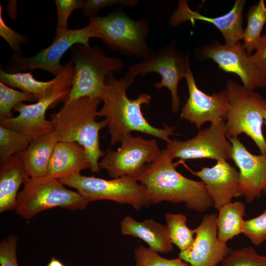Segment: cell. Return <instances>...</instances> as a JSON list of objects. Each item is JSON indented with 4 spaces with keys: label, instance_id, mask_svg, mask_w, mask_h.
I'll use <instances>...</instances> for the list:
<instances>
[{
    "label": "cell",
    "instance_id": "2e32d148",
    "mask_svg": "<svg viewBox=\"0 0 266 266\" xmlns=\"http://www.w3.org/2000/svg\"><path fill=\"white\" fill-rule=\"evenodd\" d=\"M217 217L215 213L204 215L194 230L196 236L192 247L180 252L179 257L191 266H217L231 252L218 238Z\"/></svg>",
    "mask_w": 266,
    "mask_h": 266
},
{
    "label": "cell",
    "instance_id": "d590c367",
    "mask_svg": "<svg viewBox=\"0 0 266 266\" xmlns=\"http://www.w3.org/2000/svg\"><path fill=\"white\" fill-rule=\"evenodd\" d=\"M2 7L0 5V35L7 42L11 48L20 54L21 44L26 41V37L9 27L2 16Z\"/></svg>",
    "mask_w": 266,
    "mask_h": 266
},
{
    "label": "cell",
    "instance_id": "836d02e7",
    "mask_svg": "<svg viewBox=\"0 0 266 266\" xmlns=\"http://www.w3.org/2000/svg\"><path fill=\"white\" fill-rule=\"evenodd\" d=\"M137 0H86L82 6L83 14L90 18L97 16L99 11L104 7L120 5L126 7L135 6Z\"/></svg>",
    "mask_w": 266,
    "mask_h": 266
},
{
    "label": "cell",
    "instance_id": "484cf974",
    "mask_svg": "<svg viewBox=\"0 0 266 266\" xmlns=\"http://www.w3.org/2000/svg\"><path fill=\"white\" fill-rule=\"evenodd\" d=\"M247 25L243 31V46L248 55L256 50L262 37V31L266 23V6L264 0L251 6L247 14Z\"/></svg>",
    "mask_w": 266,
    "mask_h": 266
},
{
    "label": "cell",
    "instance_id": "83f0119b",
    "mask_svg": "<svg viewBox=\"0 0 266 266\" xmlns=\"http://www.w3.org/2000/svg\"><path fill=\"white\" fill-rule=\"evenodd\" d=\"M32 140L20 132L0 126V164L3 165L14 155L24 151Z\"/></svg>",
    "mask_w": 266,
    "mask_h": 266
},
{
    "label": "cell",
    "instance_id": "1f68e13d",
    "mask_svg": "<svg viewBox=\"0 0 266 266\" xmlns=\"http://www.w3.org/2000/svg\"><path fill=\"white\" fill-rule=\"evenodd\" d=\"M242 233L256 246L266 240V208L257 217L244 221Z\"/></svg>",
    "mask_w": 266,
    "mask_h": 266
},
{
    "label": "cell",
    "instance_id": "7c38bea8",
    "mask_svg": "<svg viewBox=\"0 0 266 266\" xmlns=\"http://www.w3.org/2000/svg\"><path fill=\"white\" fill-rule=\"evenodd\" d=\"M91 38L93 35L88 26L79 29H68L62 34L55 36L50 45L33 56L25 57L14 53L6 72L16 73L41 69L57 76L64 68L65 65L60 62L66 52L77 44L90 46Z\"/></svg>",
    "mask_w": 266,
    "mask_h": 266
},
{
    "label": "cell",
    "instance_id": "8992f818",
    "mask_svg": "<svg viewBox=\"0 0 266 266\" xmlns=\"http://www.w3.org/2000/svg\"><path fill=\"white\" fill-rule=\"evenodd\" d=\"M73 74L74 65L70 60L62 72L55 76L56 81L45 97L33 104L19 103L14 108L19 115L10 118H0V126L23 133L32 140L54 131L51 121L46 119V111L67 98Z\"/></svg>",
    "mask_w": 266,
    "mask_h": 266
},
{
    "label": "cell",
    "instance_id": "d4e9b609",
    "mask_svg": "<svg viewBox=\"0 0 266 266\" xmlns=\"http://www.w3.org/2000/svg\"><path fill=\"white\" fill-rule=\"evenodd\" d=\"M0 80L10 87L33 95L37 101L48 94L56 81V77L48 81H41L35 79L30 72L8 73L0 68Z\"/></svg>",
    "mask_w": 266,
    "mask_h": 266
},
{
    "label": "cell",
    "instance_id": "7a4b0ae2",
    "mask_svg": "<svg viewBox=\"0 0 266 266\" xmlns=\"http://www.w3.org/2000/svg\"><path fill=\"white\" fill-rule=\"evenodd\" d=\"M167 148L148 165L137 178L145 188L151 203L185 202L188 208L203 212L214 205L204 183L188 178L177 171Z\"/></svg>",
    "mask_w": 266,
    "mask_h": 266
},
{
    "label": "cell",
    "instance_id": "9c48e42d",
    "mask_svg": "<svg viewBox=\"0 0 266 266\" xmlns=\"http://www.w3.org/2000/svg\"><path fill=\"white\" fill-rule=\"evenodd\" d=\"M59 180L64 185L76 189L89 202L111 200L121 204L130 205L137 210L152 204L145 187L131 178L123 177L106 180L77 173Z\"/></svg>",
    "mask_w": 266,
    "mask_h": 266
},
{
    "label": "cell",
    "instance_id": "277c9868",
    "mask_svg": "<svg viewBox=\"0 0 266 266\" xmlns=\"http://www.w3.org/2000/svg\"><path fill=\"white\" fill-rule=\"evenodd\" d=\"M87 26L93 38L100 39L115 52L142 59L152 50L146 42L150 32L148 22L133 20L123 10L90 18Z\"/></svg>",
    "mask_w": 266,
    "mask_h": 266
},
{
    "label": "cell",
    "instance_id": "6da1fadb",
    "mask_svg": "<svg viewBox=\"0 0 266 266\" xmlns=\"http://www.w3.org/2000/svg\"><path fill=\"white\" fill-rule=\"evenodd\" d=\"M134 79L127 72L119 79L115 78L113 73L109 74L105 79L101 97L103 103L98 110V116L105 117L111 145L120 143L133 131L146 133L167 143L169 142V136L175 134V127L166 124L162 128L155 127L143 115L141 106L150 103L151 96L141 93L134 100L127 97V89Z\"/></svg>",
    "mask_w": 266,
    "mask_h": 266
},
{
    "label": "cell",
    "instance_id": "7402d4cb",
    "mask_svg": "<svg viewBox=\"0 0 266 266\" xmlns=\"http://www.w3.org/2000/svg\"><path fill=\"white\" fill-rule=\"evenodd\" d=\"M29 178L20 154L0 166V212L16 209L19 189Z\"/></svg>",
    "mask_w": 266,
    "mask_h": 266
},
{
    "label": "cell",
    "instance_id": "4dcf8cb0",
    "mask_svg": "<svg viewBox=\"0 0 266 266\" xmlns=\"http://www.w3.org/2000/svg\"><path fill=\"white\" fill-rule=\"evenodd\" d=\"M219 266H266V256L252 247H244L231 251Z\"/></svg>",
    "mask_w": 266,
    "mask_h": 266
},
{
    "label": "cell",
    "instance_id": "cb8c5ba5",
    "mask_svg": "<svg viewBox=\"0 0 266 266\" xmlns=\"http://www.w3.org/2000/svg\"><path fill=\"white\" fill-rule=\"evenodd\" d=\"M245 206L240 201L231 202L220 207L217 217V236L227 243L242 233Z\"/></svg>",
    "mask_w": 266,
    "mask_h": 266
},
{
    "label": "cell",
    "instance_id": "e0dca14e",
    "mask_svg": "<svg viewBox=\"0 0 266 266\" xmlns=\"http://www.w3.org/2000/svg\"><path fill=\"white\" fill-rule=\"evenodd\" d=\"M232 159L239 168L240 191L247 202L266 193V154L251 153L237 137L230 138Z\"/></svg>",
    "mask_w": 266,
    "mask_h": 266
},
{
    "label": "cell",
    "instance_id": "52a82bcc",
    "mask_svg": "<svg viewBox=\"0 0 266 266\" xmlns=\"http://www.w3.org/2000/svg\"><path fill=\"white\" fill-rule=\"evenodd\" d=\"M71 61L74 65L72 87L66 99L83 97L101 98L107 76L121 70L124 64L116 57L106 56L97 46L81 44L71 48Z\"/></svg>",
    "mask_w": 266,
    "mask_h": 266
},
{
    "label": "cell",
    "instance_id": "ffe728a7",
    "mask_svg": "<svg viewBox=\"0 0 266 266\" xmlns=\"http://www.w3.org/2000/svg\"><path fill=\"white\" fill-rule=\"evenodd\" d=\"M90 168L84 148L76 142L58 141L51 157L47 175L60 180Z\"/></svg>",
    "mask_w": 266,
    "mask_h": 266
},
{
    "label": "cell",
    "instance_id": "5bb4252c",
    "mask_svg": "<svg viewBox=\"0 0 266 266\" xmlns=\"http://www.w3.org/2000/svg\"><path fill=\"white\" fill-rule=\"evenodd\" d=\"M201 53L224 71L237 74L246 88H266V67L253 62L241 42L223 45L215 41L203 47Z\"/></svg>",
    "mask_w": 266,
    "mask_h": 266
},
{
    "label": "cell",
    "instance_id": "d6a6232c",
    "mask_svg": "<svg viewBox=\"0 0 266 266\" xmlns=\"http://www.w3.org/2000/svg\"><path fill=\"white\" fill-rule=\"evenodd\" d=\"M84 0H56L57 12V24L56 36H59L66 32L68 18L71 13L76 9L81 8Z\"/></svg>",
    "mask_w": 266,
    "mask_h": 266
},
{
    "label": "cell",
    "instance_id": "8d00e7d4",
    "mask_svg": "<svg viewBox=\"0 0 266 266\" xmlns=\"http://www.w3.org/2000/svg\"><path fill=\"white\" fill-rule=\"evenodd\" d=\"M249 57L253 62L266 67V32L262 35L255 53L250 55Z\"/></svg>",
    "mask_w": 266,
    "mask_h": 266
},
{
    "label": "cell",
    "instance_id": "d6986e66",
    "mask_svg": "<svg viewBox=\"0 0 266 266\" xmlns=\"http://www.w3.org/2000/svg\"><path fill=\"white\" fill-rule=\"evenodd\" d=\"M191 171L204 183L213 201L214 207L218 210L232 202L233 198L242 196L239 172L226 160H219L212 167H203L200 170Z\"/></svg>",
    "mask_w": 266,
    "mask_h": 266
},
{
    "label": "cell",
    "instance_id": "9a60e30c",
    "mask_svg": "<svg viewBox=\"0 0 266 266\" xmlns=\"http://www.w3.org/2000/svg\"><path fill=\"white\" fill-rule=\"evenodd\" d=\"M185 78L189 98L182 107L180 118L194 123L199 130L206 122L216 123L226 119L229 103L225 90L211 95L200 90L196 83L190 62Z\"/></svg>",
    "mask_w": 266,
    "mask_h": 266
},
{
    "label": "cell",
    "instance_id": "e575fe53",
    "mask_svg": "<svg viewBox=\"0 0 266 266\" xmlns=\"http://www.w3.org/2000/svg\"><path fill=\"white\" fill-rule=\"evenodd\" d=\"M17 237L11 235L0 244V266H19L17 256Z\"/></svg>",
    "mask_w": 266,
    "mask_h": 266
},
{
    "label": "cell",
    "instance_id": "4fadbf2b",
    "mask_svg": "<svg viewBox=\"0 0 266 266\" xmlns=\"http://www.w3.org/2000/svg\"><path fill=\"white\" fill-rule=\"evenodd\" d=\"M226 137V123L222 120L211 123L192 138L183 141L171 139L166 148L174 159L182 161L202 158L227 161L232 159V144Z\"/></svg>",
    "mask_w": 266,
    "mask_h": 266
},
{
    "label": "cell",
    "instance_id": "44dd1931",
    "mask_svg": "<svg viewBox=\"0 0 266 266\" xmlns=\"http://www.w3.org/2000/svg\"><path fill=\"white\" fill-rule=\"evenodd\" d=\"M120 227L123 235L141 239L148 245V248L158 253H167L173 249L166 225L152 219L138 222L127 216L121 221Z\"/></svg>",
    "mask_w": 266,
    "mask_h": 266
},
{
    "label": "cell",
    "instance_id": "5b68a950",
    "mask_svg": "<svg viewBox=\"0 0 266 266\" xmlns=\"http://www.w3.org/2000/svg\"><path fill=\"white\" fill-rule=\"evenodd\" d=\"M229 107L226 123V136L237 137L242 133L250 137L262 154H266V141L263 133V112L266 100L259 93L228 80L225 90Z\"/></svg>",
    "mask_w": 266,
    "mask_h": 266
},
{
    "label": "cell",
    "instance_id": "f546056e",
    "mask_svg": "<svg viewBox=\"0 0 266 266\" xmlns=\"http://www.w3.org/2000/svg\"><path fill=\"white\" fill-rule=\"evenodd\" d=\"M134 266H191L179 257L166 259L143 245L134 249Z\"/></svg>",
    "mask_w": 266,
    "mask_h": 266
},
{
    "label": "cell",
    "instance_id": "603a6c76",
    "mask_svg": "<svg viewBox=\"0 0 266 266\" xmlns=\"http://www.w3.org/2000/svg\"><path fill=\"white\" fill-rule=\"evenodd\" d=\"M58 140L54 131L31 141L20 153L24 168L33 178L47 175L49 163Z\"/></svg>",
    "mask_w": 266,
    "mask_h": 266
},
{
    "label": "cell",
    "instance_id": "f35d334b",
    "mask_svg": "<svg viewBox=\"0 0 266 266\" xmlns=\"http://www.w3.org/2000/svg\"><path fill=\"white\" fill-rule=\"evenodd\" d=\"M262 116L264 119V122L266 126V109H265L262 113Z\"/></svg>",
    "mask_w": 266,
    "mask_h": 266
},
{
    "label": "cell",
    "instance_id": "f1b7e54d",
    "mask_svg": "<svg viewBox=\"0 0 266 266\" xmlns=\"http://www.w3.org/2000/svg\"><path fill=\"white\" fill-rule=\"evenodd\" d=\"M26 101L36 102L33 95L14 89L0 82V118L13 117L11 110Z\"/></svg>",
    "mask_w": 266,
    "mask_h": 266
},
{
    "label": "cell",
    "instance_id": "74e56055",
    "mask_svg": "<svg viewBox=\"0 0 266 266\" xmlns=\"http://www.w3.org/2000/svg\"><path fill=\"white\" fill-rule=\"evenodd\" d=\"M46 266H65L62 262L52 256Z\"/></svg>",
    "mask_w": 266,
    "mask_h": 266
},
{
    "label": "cell",
    "instance_id": "3957f363",
    "mask_svg": "<svg viewBox=\"0 0 266 266\" xmlns=\"http://www.w3.org/2000/svg\"><path fill=\"white\" fill-rule=\"evenodd\" d=\"M99 97H83L66 99L56 113L50 115L58 141L76 142L85 149L92 172L101 169L99 159L105 152L100 145L99 132L107 126L105 120L97 122L98 107L102 101Z\"/></svg>",
    "mask_w": 266,
    "mask_h": 266
},
{
    "label": "cell",
    "instance_id": "8fae6325",
    "mask_svg": "<svg viewBox=\"0 0 266 266\" xmlns=\"http://www.w3.org/2000/svg\"><path fill=\"white\" fill-rule=\"evenodd\" d=\"M120 143L116 150L108 149L99 162L100 168L105 169L113 178L127 177L136 180L161 153L155 139H145L130 134Z\"/></svg>",
    "mask_w": 266,
    "mask_h": 266
},
{
    "label": "cell",
    "instance_id": "4316f807",
    "mask_svg": "<svg viewBox=\"0 0 266 266\" xmlns=\"http://www.w3.org/2000/svg\"><path fill=\"white\" fill-rule=\"evenodd\" d=\"M165 218L172 243L180 251L190 248L194 242L195 233L194 230L187 226L186 216L182 214L166 213Z\"/></svg>",
    "mask_w": 266,
    "mask_h": 266
},
{
    "label": "cell",
    "instance_id": "30bf717a",
    "mask_svg": "<svg viewBox=\"0 0 266 266\" xmlns=\"http://www.w3.org/2000/svg\"><path fill=\"white\" fill-rule=\"evenodd\" d=\"M189 62L188 55L179 52L175 42L172 41L159 49L151 50L140 62L130 66L126 72L134 78L138 75L145 77L151 72L159 73L162 79L154 87L157 89L166 87L170 91L171 109L176 113L180 106L178 85L180 80L185 78Z\"/></svg>",
    "mask_w": 266,
    "mask_h": 266
},
{
    "label": "cell",
    "instance_id": "ac0fdd59",
    "mask_svg": "<svg viewBox=\"0 0 266 266\" xmlns=\"http://www.w3.org/2000/svg\"><path fill=\"white\" fill-rule=\"evenodd\" d=\"M246 2L244 0H236L232 9L226 14L214 18L208 17L191 10L186 0H179L178 8L171 18L172 26H177L189 20L193 25L196 20H200L213 24L222 33L225 44L233 45L243 39L242 11Z\"/></svg>",
    "mask_w": 266,
    "mask_h": 266
},
{
    "label": "cell",
    "instance_id": "ba28073f",
    "mask_svg": "<svg viewBox=\"0 0 266 266\" xmlns=\"http://www.w3.org/2000/svg\"><path fill=\"white\" fill-rule=\"evenodd\" d=\"M90 202L78 192L65 188L59 180L47 175L30 177L17 198L16 213L25 219L56 207L83 210Z\"/></svg>",
    "mask_w": 266,
    "mask_h": 266
}]
</instances>
